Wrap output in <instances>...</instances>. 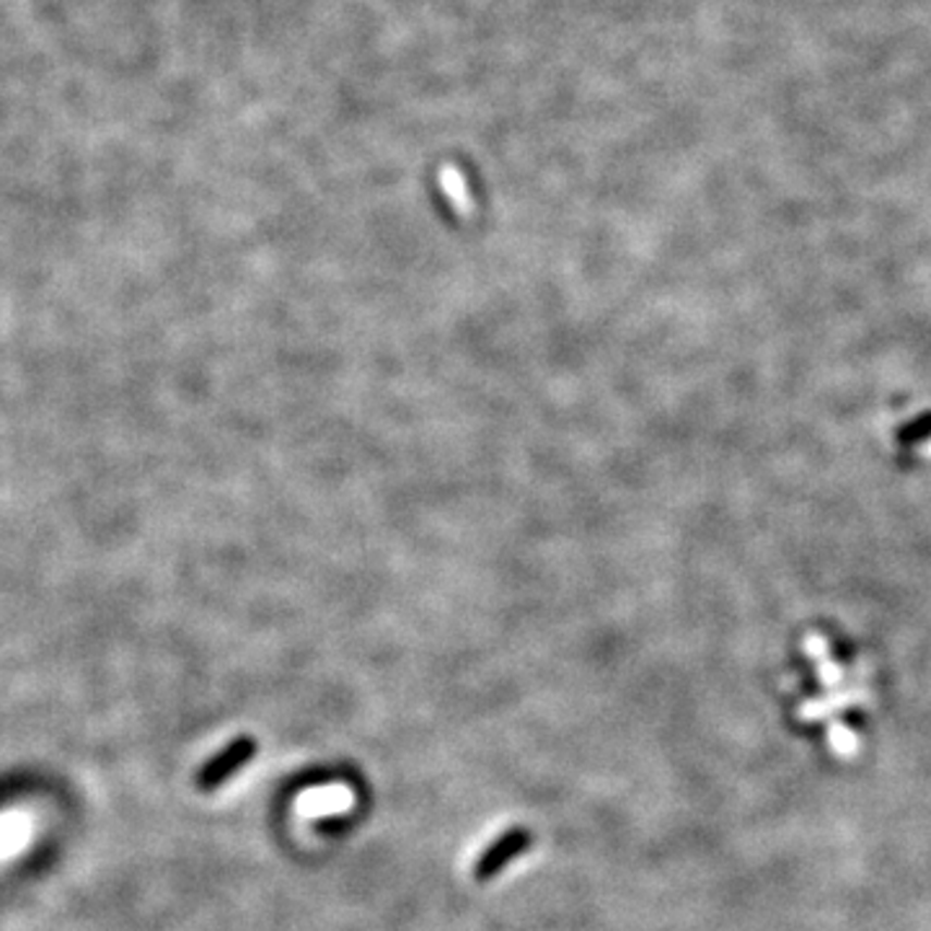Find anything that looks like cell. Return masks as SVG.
I'll return each mask as SVG.
<instances>
[{
    "mask_svg": "<svg viewBox=\"0 0 931 931\" xmlns=\"http://www.w3.org/2000/svg\"><path fill=\"white\" fill-rule=\"evenodd\" d=\"M530 844H534V836H530L528 828H523V825L507 828L502 836H497L492 844H489L485 852L479 854V859L474 861L471 878L476 882L494 880L497 874L505 872V867L510 865V861L523 857V854H526L530 848Z\"/></svg>",
    "mask_w": 931,
    "mask_h": 931,
    "instance_id": "1",
    "label": "cell"
},
{
    "mask_svg": "<svg viewBox=\"0 0 931 931\" xmlns=\"http://www.w3.org/2000/svg\"><path fill=\"white\" fill-rule=\"evenodd\" d=\"M254 754H257V743H254L252 737H241V740L231 743L225 750H220V754L205 765V771L199 774V784L210 786V789L225 784L228 779L252 761Z\"/></svg>",
    "mask_w": 931,
    "mask_h": 931,
    "instance_id": "2",
    "label": "cell"
},
{
    "mask_svg": "<svg viewBox=\"0 0 931 931\" xmlns=\"http://www.w3.org/2000/svg\"><path fill=\"white\" fill-rule=\"evenodd\" d=\"M34 838V818L26 810L0 812V865L21 857Z\"/></svg>",
    "mask_w": 931,
    "mask_h": 931,
    "instance_id": "3",
    "label": "cell"
},
{
    "mask_svg": "<svg viewBox=\"0 0 931 931\" xmlns=\"http://www.w3.org/2000/svg\"><path fill=\"white\" fill-rule=\"evenodd\" d=\"M869 699H872V696H869L867 688H848V691L828 694V696H823V699L805 701L803 707H799L797 716L803 722L828 720V716H836L841 712H846V709L861 707V703H867Z\"/></svg>",
    "mask_w": 931,
    "mask_h": 931,
    "instance_id": "4",
    "label": "cell"
},
{
    "mask_svg": "<svg viewBox=\"0 0 931 931\" xmlns=\"http://www.w3.org/2000/svg\"><path fill=\"white\" fill-rule=\"evenodd\" d=\"M828 745H831L833 756L844 758V761H852V758H857L859 750H861L859 735L854 733V730L844 722L828 724Z\"/></svg>",
    "mask_w": 931,
    "mask_h": 931,
    "instance_id": "5",
    "label": "cell"
},
{
    "mask_svg": "<svg viewBox=\"0 0 931 931\" xmlns=\"http://www.w3.org/2000/svg\"><path fill=\"white\" fill-rule=\"evenodd\" d=\"M844 667L838 665V662H833L831 658H825L823 660H818V681L823 683L825 688H836V686H841V683H844Z\"/></svg>",
    "mask_w": 931,
    "mask_h": 931,
    "instance_id": "6",
    "label": "cell"
},
{
    "mask_svg": "<svg viewBox=\"0 0 931 931\" xmlns=\"http://www.w3.org/2000/svg\"><path fill=\"white\" fill-rule=\"evenodd\" d=\"M805 652L812 654L816 660H823L828 654V641L823 637H807L805 639Z\"/></svg>",
    "mask_w": 931,
    "mask_h": 931,
    "instance_id": "7",
    "label": "cell"
}]
</instances>
